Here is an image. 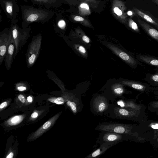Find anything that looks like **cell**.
<instances>
[{
	"instance_id": "1",
	"label": "cell",
	"mask_w": 158,
	"mask_h": 158,
	"mask_svg": "<svg viewBox=\"0 0 158 158\" xmlns=\"http://www.w3.org/2000/svg\"><path fill=\"white\" fill-rule=\"evenodd\" d=\"M23 25L37 22L45 23L53 16L55 12L51 9L40 7L38 8L29 5L20 6Z\"/></svg>"
},
{
	"instance_id": "2",
	"label": "cell",
	"mask_w": 158,
	"mask_h": 158,
	"mask_svg": "<svg viewBox=\"0 0 158 158\" xmlns=\"http://www.w3.org/2000/svg\"><path fill=\"white\" fill-rule=\"evenodd\" d=\"M95 129L100 131H106L126 135L137 138L139 142L146 141L140 134L136 124L104 123L98 125Z\"/></svg>"
},
{
	"instance_id": "3",
	"label": "cell",
	"mask_w": 158,
	"mask_h": 158,
	"mask_svg": "<svg viewBox=\"0 0 158 158\" xmlns=\"http://www.w3.org/2000/svg\"><path fill=\"white\" fill-rule=\"evenodd\" d=\"M110 116L114 118L127 119L138 122L148 119L145 111L114 106L110 110Z\"/></svg>"
},
{
	"instance_id": "4",
	"label": "cell",
	"mask_w": 158,
	"mask_h": 158,
	"mask_svg": "<svg viewBox=\"0 0 158 158\" xmlns=\"http://www.w3.org/2000/svg\"><path fill=\"white\" fill-rule=\"evenodd\" d=\"M12 35L15 45L14 58L26 44L30 36L31 27L21 28L16 23L11 22L10 27Z\"/></svg>"
},
{
	"instance_id": "5",
	"label": "cell",
	"mask_w": 158,
	"mask_h": 158,
	"mask_svg": "<svg viewBox=\"0 0 158 158\" xmlns=\"http://www.w3.org/2000/svg\"><path fill=\"white\" fill-rule=\"evenodd\" d=\"M42 34L39 33L33 37L29 44L26 54V63L28 68L35 63L40 54L42 44Z\"/></svg>"
},
{
	"instance_id": "6",
	"label": "cell",
	"mask_w": 158,
	"mask_h": 158,
	"mask_svg": "<svg viewBox=\"0 0 158 158\" xmlns=\"http://www.w3.org/2000/svg\"><path fill=\"white\" fill-rule=\"evenodd\" d=\"M97 142L101 144L106 142H118L123 141H133L139 142L136 138L129 135L115 132L101 131Z\"/></svg>"
},
{
	"instance_id": "7",
	"label": "cell",
	"mask_w": 158,
	"mask_h": 158,
	"mask_svg": "<svg viewBox=\"0 0 158 158\" xmlns=\"http://www.w3.org/2000/svg\"><path fill=\"white\" fill-rule=\"evenodd\" d=\"M108 48L115 54L124 60L133 69H136L138 65H143L136 57L125 52L118 47L110 44H108Z\"/></svg>"
},
{
	"instance_id": "8",
	"label": "cell",
	"mask_w": 158,
	"mask_h": 158,
	"mask_svg": "<svg viewBox=\"0 0 158 158\" xmlns=\"http://www.w3.org/2000/svg\"><path fill=\"white\" fill-rule=\"evenodd\" d=\"M1 6L11 22L16 23L19 8L16 0H0Z\"/></svg>"
},
{
	"instance_id": "9",
	"label": "cell",
	"mask_w": 158,
	"mask_h": 158,
	"mask_svg": "<svg viewBox=\"0 0 158 158\" xmlns=\"http://www.w3.org/2000/svg\"><path fill=\"white\" fill-rule=\"evenodd\" d=\"M126 7L124 3L120 0H114L112 11L114 17L121 22L127 23V16L125 11Z\"/></svg>"
},
{
	"instance_id": "10",
	"label": "cell",
	"mask_w": 158,
	"mask_h": 158,
	"mask_svg": "<svg viewBox=\"0 0 158 158\" xmlns=\"http://www.w3.org/2000/svg\"><path fill=\"white\" fill-rule=\"evenodd\" d=\"M138 126L140 134L144 137V134L147 133L148 132H150L149 133H153L152 139L158 135V121L148 119L139 123Z\"/></svg>"
},
{
	"instance_id": "11",
	"label": "cell",
	"mask_w": 158,
	"mask_h": 158,
	"mask_svg": "<svg viewBox=\"0 0 158 158\" xmlns=\"http://www.w3.org/2000/svg\"><path fill=\"white\" fill-rule=\"evenodd\" d=\"M11 31L6 28L0 32V66L4 60L9 44Z\"/></svg>"
},
{
	"instance_id": "12",
	"label": "cell",
	"mask_w": 158,
	"mask_h": 158,
	"mask_svg": "<svg viewBox=\"0 0 158 158\" xmlns=\"http://www.w3.org/2000/svg\"><path fill=\"white\" fill-rule=\"evenodd\" d=\"M121 83L123 85L143 93L150 92L152 89V87L149 84L139 81L125 80L122 81Z\"/></svg>"
},
{
	"instance_id": "13",
	"label": "cell",
	"mask_w": 158,
	"mask_h": 158,
	"mask_svg": "<svg viewBox=\"0 0 158 158\" xmlns=\"http://www.w3.org/2000/svg\"><path fill=\"white\" fill-rule=\"evenodd\" d=\"M15 50V43L11 31L9 44L4 59L5 66L8 71L10 69L12 64L13 59L14 58Z\"/></svg>"
},
{
	"instance_id": "14",
	"label": "cell",
	"mask_w": 158,
	"mask_h": 158,
	"mask_svg": "<svg viewBox=\"0 0 158 158\" xmlns=\"http://www.w3.org/2000/svg\"><path fill=\"white\" fill-rule=\"evenodd\" d=\"M60 114L58 113L45 122L41 127L34 133L30 137L31 140L35 139L47 131L54 124Z\"/></svg>"
},
{
	"instance_id": "15",
	"label": "cell",
	"mask_w": 158,
	"mask_h": 158,
	"mask_svg": "<svg viewBox=\"0 0 158 158\" xmlns=\"http://www.w3.org/2000/svg\"><path fill=\"white\" fill-rule=\"evenodd\" d=\"M93 108L98 113H102L107 110L109 104L107 100L104 97L99 96L96 97L93 101Z\"/></svg>"
},
{
	"instance_id": "16",
	"label": "cell",
	"mask_w": 158,
	"mask_h": 158,
	"mask_svg": "<svg viewBox=\"0 0 158 158\" xmlns=\"http://www.w3.org/2000/svg\"><path fill=\"white\" fill-rule=\"evenodd\" d=\"M33 4L40 7L52 9L59 7L64 2L62 0H30Z\"/></svg>"
},
{
	"instance_id": "17",
	"label": "cell",
	"mask_w": 158,
	"mask_h": 158,
	"mask_svg": "<svg viewBox=\"0 0 158 158\" xmlns=\"http://www.w3.org/2000/svg\"><path fill=\"white\" fill-rule=\"evenodd\" d=\"M135 13L139 17L154 26L158 29V19L154 17L150 13L141 10L134 8Z\"/></svg>"
},
{
	"instance_id": "18",
	"label": "cell",
	"mask_w": 158,
	"mask_h": 158,
	"mask_svg": "<svg viewBox=\"0 0 158 158\" xmlns=\"http://www.w3.org/2000/svg\"><path fill=\"white\" fill-rule=\"evenodd\" d=\"M137 21L144 31L158 44V31L139 19Z\"/></svg>"
},
{
	"instance_id": "19",
	"label": "cell",
	"mask_w": 158,
	"mask_h": 158,
	"mask_svg": "<svg viewBox=\"0 0 158 158\" xmlns=\"http://www.w3.org/2000/svg\"><path fill=\"white\" fill-rule=\"evenodd\" d=\"M135 57L141 62L158 69V57L141 53L137 54Z\"/></svg>"
},
{
	"instance_id": "20",
	"label": "cell",
	"mask_w": 158,
	"mask_h": 158,
	"mask_svg": "<svg viewBox=\"0 0 158 158\" xmlns=\"http://www.w3.org/2000/svg\"><path fill=\"white\" fill-rule=\"evenodd\" d=\"M118 142H106L100 144V146L97 150L88 155L85 158L96 157L105 152L112 146L118 143Z\"/></svg>"
},
{
	"instance_id": "21",
	"label": "cell",
	"mask_w": 158,
	"mask_h": 158,
	"mask_svg": "<svg viewBox=\"0 0 158 158\" xmlns=\"http://www.w3.org/2000/svg\"><path fill=\"white\" fill-rule=\"evenodd\" d=\"M123 108L139 111H145L146 106L143 104H138L134 99L127 100L123 102Z\"/></svg>"
},
{
	"instance_id": "22",
	"label": "cell",
	"mask_w": 158,
	"mask_h": 158,
	"mask_svg": "<svg viewBox=\"0 0 158 158\" xmlns=\"http://www.w3.org/2000/svg\"><path fill=\"white\" fill-rule=\"evenodd\" d=\"M144 80L150 86L158 87V71L154 73H147Z\"/></svg>"
},
{
	"instance_id": "23",
	"label": "cell",
	"mask_w": 158,
	"mask_h": 158,
	"mask_svg": "<svg viewBox=\"0 0 158 158\" xmlns=\"http://www.w3.org/2000/svg\"><path fill=\"white\" fill-rule=\"evenodd\" d=\"M79 15L81 16H85L90 15V10L88 4L85 2H81L78 7Z\"/></svg>"
},
{
	"instance_id": "24",
	"label": "cell",
	"mask_w": 158,
	"mask_h": 158,
	"mask_svg": "<svg viewBox=\"0 0 158 158\" xmlns=\"http://www.w3.org/2000/svg\"><path fill=\"white\" fill-rule=\"evenodd\" d=\"M111 89L113 93L115 95L118 96H121L126 92L123 85L121 83L113 84L111 86Z\"/></svg>"
},
{
	"instance_id": "25",
	"label": "cell",
	"mask_w": 158,
	"mask_h": 158,
	"mask_svg": "<svg viewBox=\"0 0 158 158\" xmlns=\"http://www.w3.org/2000/svg\"><path fill=\"white\" fill-rule=\"evenodd\" d=\"M147 107L150 112L158 115V100L149 102Z\"/></svg>"
},
{
	"instance_id": "26",
	"label": "cell",
	"mask_w": 158,
	"mask_h": 158,
	"mask_svg": "<svg viewBox=\"0 0 158 158\" xmlns=\"http://www.w3.org/2000/svg\"><path fill=\"white\" fill-rule=\"evenodd\" d=\"M72 18L75 21L80 23L85 26L89 27H92L91 23L87 20L81 16L74 15Z\"/></svg>"
},
{
	"instance_id": "27",
	"label": "cell",
	"mask_w": 158,
	"mask_h": 158,
	"mask_svg": "<svg viewBox=\"0 0 158 158\" xmlns=\"http://www.w3.org/2000/svg\"><path fill=\"white\" fill-rule=\"evenodd\" d=\"M24 117V116L23 115L15 116L7 121L8 124L10 126L17 125L20 123L23 120Z\"/></svg>"
},
{
	"instance_id": "28",
	"label": "cell",
	"mask_w": 158,
	"mask_h": 158,
	"mask_svg": "<svg viewBox=\"0 0 158 158\" xmlns=\"http://www.w3.org/2000/svg\"><path fill=\"white\" fill-rule=\"evenodd\" d=\"M128 25L129 27L135 32L140 34V32L137 23L131 18L129 19Z\"/></svg>"
},
{
	"instance_id": "29",
	"label": "cell",
	"mask_w": 158,
	"mask_h": 158,
	"mask_svg": "<svg viewBox=\"0 0 158 158\" xmlns=\"http://www.w3.org/2000/svg\"><path fill=\"white\" fill-rule=\"evenodd\" d=\"M48 100L51 102L57 105L63 104L66 101L64 98L62 97L50 98H48Z\"/></svg>"
},
{
	"instance_id": "30",
	"label": "cell",
	"mask_w": 158,
	"mask_h": 158,
	"mask_svg": "<svg viewBox=\"0 0 158 158\" xmlns=\"http://www.w3.org/2000/svg\"><path fill=\"white\" fill-rule=\"evenodd\" d=\"M67 105L70 107V109L74 113H76L78 111V102H72L70 100L68 101Z\"/></svg>"
},
{
	"instance_id": "31",
	"label": "cell",
	"mask_w": 158,
	"mask_h": 158,
	"mask_svg": "<svg viewBox=\"0 0 158 158\" xmlns=\"http://www.w3.org/2000/svg\"><path fill=\"white\" fill-rule=\"evenodd\" d=\"M75 48L78 52L82 55L86 56V51L85 48L81 45H75Z\"/></svg>"
},
{
	"instance_id": "32",
	"label": "cell",
	"mask_w": 158,
	"mask_h": 158,
	"mask_svg": "<svg viewBox=\"0 0 158 158\" xmlns=\"http://www.w3.org/2000/svg\"><path fill=\"white\" fill-rule=\"evenodd\" d=\"M150 93L153 94L154 98L158 99V87H152V89Z\"/></svg>"
},
{
	"instance_id": "33",
	"label": "cell",
	"mask_w": 158,
	"mask_h": 158,
	"mask_svg": "<svg viewBox=\"0 0 158 158\" xmlns=\"http://www.w3.org/2000/svg\"><path fill=\"white\" fill-rule=\"evenodd\" d=\"M151 144L156 148H158V135L155 138L150 141Z\"/></svg>"
},
{
	"instance_id": "34",
	"label": "cell",
	"mask_w": 158,
	"mask_h": 158,
	"mask_svg": "<svg viewBox=\"0 0 158 158\" xmlns=\"http://www.w3.org/2000/svg\"><path fill=\"white\" fill-rule=\"evenodd\" d=\"M64 2H66L70 5H76L79 2L77 0H62Z\"/></svg>"
},
{
	"instance_id": "35",
	"label": "cell",
	"mask_w": 158,
	"mask_h": 158,
	"mask_svg": "<svg viewBox=\"0 0 158 158\" xmlns=\"http://www.w3.org/2000/svg\"><path fill=\"white\" fill-rule=\"evenodd\" d=\"M66 24L65 22L63 19L59 20L58 23V27L62 29H64L65 28Z\"/></svg>"
},
{
	"instance_id": "36",
	"label": "cell",
	"mask_w": 158,
	"mask_h": 158,
	"mask_svg": "<svg viewBox=\"0 0 158 158\" xmlns=\"http://www.w3.org/2000/svg\"><path fill=\"white\" fill-rule=\"evenodd\" d=\"M79 35L81 36L82 40L83 41L86 43H89L90 42V39L88 37L85 35L84 33L82 31V34L80 35Z\"/></svg>"
},
{
	"instance_id": "37",
	"label": "cell",
	"mask_w": 158,
	"mask_h": 158,
	"mask_svg": "<svg viewBox=\"0 0 158 158\" xmlns=\"http://www.w3.org/2000/svg\"><path fill=\"white\" fill-rule=\"evenodd\" d=\"M19 100L22 102L24 103L26 102V99L24 96L22 94H19L18 96Z\"/></svg>"
},
{
	"instance_id": "38",
	"label": "cell",
	"mask_w": 158,
	"mask_h": 158,
	"mask_svg": "<svg viewBox=\"0 0 158 158\" xmlns=\"http://www.w3.org/2000/svg\"><path fill=\"white\" fill-rule=\"evenodd\" d=\"M83 2H85L87 3H97V1L96 0H80Z\"/></svg>"
},
{
	"instance_id": "39",
	"label": "cell",
	"mask_w": 158,
	"mask_h": 158,
	"mask_svg": "<svg viewBox=\"0 0 158 158\" xmlns=\"http://www.w3.org/2000/svg\"><path fill=\"white\" fill-rule=\"evenodd\" d=\"M7 105V102H4L2 103L0 105V109H2L6 107Z\"/></svg>"
},
{
	"instance_id": "40",
	"label": "cell",
	"mask_w": 158,
	"mask_h": 158,
	"mask_svg": "<svg viewBox=\"0 0 158 158\" xmlns=\"http://www.w3.org/2000/svg\"><path fill=\"white\" fill-rule=\"evenodd\" d=\"M27 88L24 86H19L17 87V89L20 91H22L26 90Z\"/></svg>"
},
{
	"instance_id": "41",
	"label": "cell",
	"mask_w": 158,
	"mask_h": 158,
	"mask_svg": "<svg viewBox=\"0 0 158 158\" xmlns=\"http://www.w3.org/2000/svg\"><path fill=\"white\" fill-rule=\"evenodd\" d=\"M38 116V114L36 112H33L31 114V116L32 118H37Z\"/></svg>"
},
{
	"instance_id": "42",
	"label": "cell",
	"mask_w": 158,
	"mask_h": 158,
	"mask_svg": "<svg viewBox=\"0 0 158 158\" xmlns=\"http://www.w3.org/2000/svg\"><path fill=\"white\" fill-rule=\"evenodd\" d=\"M14 156V154L12 152H11L6 156V158H12Z\"/></svg>"
},
{
	"instance_id": "43",
	"label": "cell",
	"mask_w": 158,
	"mask_h": 158,
	"mask_svg": "<svg viewBox=\"0 0 158 158\" xmlns=\"http://www.w3.org/2000/svg\"><path fill=\"white\" fill-rule=\"evenodd\" d=\"M27 100L28 102L30 103H31L33 101V98L31 96H29L27 98Z\"/></svg>"
},
{
	"instance_id": "44",
	"label": "cell",
	"mask_w": 158,
	"mask_h": 158,
	"mask_svg": "<svg viewBox=\"0 0 158 158\" xmlns=\"http://www.w3.org/2000/svg\"><path fill=\"white\" fill-rule=\"evenodd\" d=\"M127 13V14L129 15H132V13L131 11H128Z\"/></svg>"
},
{
	"instance_id": "45",
	"label": "cell",
	"mask_w": 158,
	"mask_h": 158,
	"mask_svg": "<svg viewBox=\"0 0 158 158\" xmlns=\"http://www.w3.org/2000/svg\"><path fill=\"white\" fill-rule=\"evenodd\" d=\"M153 1L158 4V0H153Z\"/></svg>"
}]
</instances>
